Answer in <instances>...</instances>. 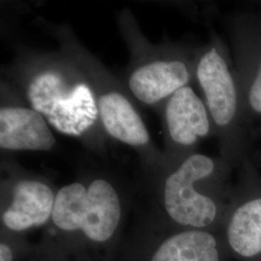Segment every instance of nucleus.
Listing matches in <instances>:
<instances>
[{
	"instance_id": "obj_6",
	"label": "nucleus",
	"mask_w": 261,
	"mask_h": 261,
	"mask_svg": "<svg viewBox=\"0 0 261 261\" xmlns=\"http://www.w3.org/2000/svg\"><path fill=\"white\" fill-rule=\"evenodd\" d=\"M0 189L2 233L21 236L47 227L58 192L49 179L28 171L12 158L2 157Z\"/></svg>"
},
{
	"instance_id": "obj_4",
	"label": "nucleus",
	"mask_w": 261,
	"mask_h": 261,
	"mask_svg": "<svg viewBox=\"0 0 261 261\" xmlns=\"http://www.w3.org/2000/svg\"><path fill=\"white\" fill-rule=\"evenodd\" d=\"M117 24L130 54L120 80L136 103L159 112L172 94L192 82L197 57L193 59L172 44H152L130 10L118 12Z\"/></svg>"
},
{
	"instance_id": "obj_1",
	"label": "nucleus",
	"mask_w": 261,
	"mask_h": 261,
	"mask_svg": "<svg viewBox=\"0 0 261 261\" xmlns=\"http://www.w3.org/2000/svg\"><path fill=\"white\" fill-rule=\"evenodd\" d=\"M128 209V193L117 178L82 173L58 189L42 243L44 260L113 261Z\"/></svg>"
},
{
	"instance_id": "obj_5",
	"label": "nucleus",
	"mask_w": 261,
	"mask_h": 261,
	"mask_svg": "<svg viewBox=\"0 0 261 261\" xmlns=\"http://www.w3.org/2000/svg\"><path fill=\"white\" fill-rule=\"evenodd\" d=\"M216 171L214 160L194 153L182 161L165 165L145 174L150 196L162 214L183 227L202 229L213 224L218 214L214 199L199 189Z\"/></svg>"
},
{
	"instance_id": "obj_10",
	"label": "nucleus",
	"mask_w": 261,
	"mask_h": 261,
	"mask_svg": "<svg viewBox=\"0 0 261 261\" xmlns=\"http://www.w3.org/2000/svg\"><path fill=\"white\" fill-rule=\"evenodd\" d=\"M145 252L141 261H220L214 235L202 229L172 234Z\"/></svg>"
},
{
	"instance_id": "obj_11",
	"label": "nucleus",
	"mask_w": 261,
	"mask_h": 261,
	"mask_svg": "<svg viewBox=\"0 0 261 261\" xmlns=\"http://www.w3.org/2000/svg\"><path fill=\"white\" fill-rule=\"evenodd\" d=\"M227 238L234 252L245 257L261 252V198L240 206L231 217Z\"/></svg>"
},
{
	"instance_id": "obj_13",
	"label": "nucleus",
	"mask_w": 261,
	"mask_h": 261,
	"mask_svg": "<svg viewBox=\"0 0 261 261\" xmlns=\"http://www.w3.org/2000/svg\"><path fill=\"white\" fill-rule=\"evenodd\" d=\"M249 103L254 112L261 113V62L249 92Z\"/></svg>"
},
{
	"instance_id": "obj_7",
	"label": "nucleus",
	"mask_w": 261,
	"mask_h": 261,
	"mask_svg": "<svg viewBox=\"0 0 261 261\" xmlns=\"http://www.w3.org/2000/svg\"><path fill=\"white\" fill-rule=\"evenodd\" d=\"M159 112L165 139V165L175 164L196 153L194 150L198 141L212 129L205 103L190 85L172 94Z\"/></svg>"
},
{
	"instance_id": "obj_12",
	"label": "nucleus",
	"mask_w": 261,
	"mask_h": 261,
	"mask_svg": "<svg viewBox=\"0 0 261 261\" xmlns=\"http://www.w3.org/2000/svg\"><path fill=\"white\" fill-rule=\"evenodd\" d=\"M15 237V235L1 232L0 261L17 260L19 252V241Z\"/></svg>"
},
{
	"instance_id": "obj_8",
	"label": "nucleus",
	"mask_w": 261,
	"mask_h": 261,
	"mask_svg": "<svg viewBox=\"0 0 261 261\" xmlns=\"http://www.w3.org/2000/svg\"><path fill=\"white\" fill-rule=\"evenodd\" d=\"M57 140L47 120L27 102L19 89L6 79L0 83V148L49 152Z\"/></svg>"
},
{
	"instance_id": "obj_9",
	"label": "nucleus",
	"mask_w": 261,
	"mask_h": 261,
	"mask_svg": "<svg viewBox=\"0 0 261 261\" xmlns=\"http://www.w3.org/2000/svg\"><path fill=\"white\" fill-rule=\"evenodd\" d=\"M195 77L212 124L218 130H225L236 116L237 91L227 62L217 46L197 56Z\"/></svg>"
},
{
	"instance_id": "obj_3",
	"label": "nucleus",
	"mask_w": 261,
	"mask_h": 261,
	"mask_svg": "<svg viewBox=\"0 0 261 261\" xmlns=\"http://www.w3.org/2000/svg\"><path fill=\"white\" fill-rule=\"evenodd\" d=\"M59 50L69 57L86 76L93 91L100 121L107 137L134 150L144 174L163 168V151L152 140L140 111L120 79L110 72L84 47L68 24H47Z\"/></svg>"
},
{
	"instance_id": "obj_2",
	"label": "nucleus",
	"mask_w": 261,
	"mask_h": 261,
	"mask_svg": "<svg viewBox=\"0 0 261 261\" xmlns=\"http://www.w3.org/2000/svg\"><path fill=\"white\" fill-rule=\"evenodd\" d=\"M1 73L55 130L75 138L106 157L109 138L100 121L93 91L81 69L58 51L19 46Z\"/></svg>"
}]
</instances>
